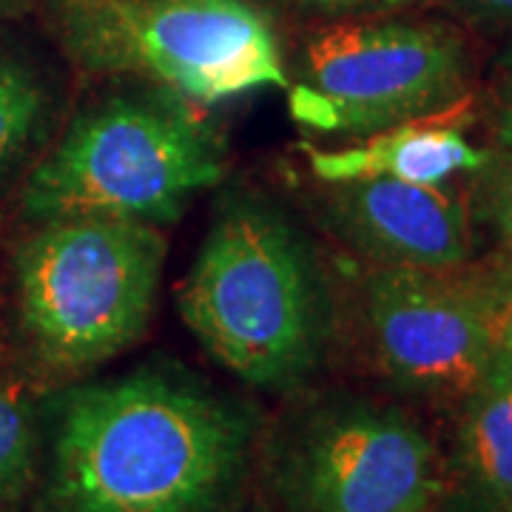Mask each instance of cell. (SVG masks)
Wrapping results in <instances>:
<instances>
[{
  "mask_svg": "<svg viewBox=\"0 0 512 512\" xmlns=\"http://www.w3.org/2000/svg\"><path fill=\"white\" fill-rule=\"evenodd\" d=\"M302 12L322 15L330 20L370 18V15H399L407 9H416L427 0H291Z\"/></svg>",
  "mask_w": 512,
  "mask_h": 512,
  "instance_id": "cell-15",
  "label": "cell"
},
{
  "mask_svg": "<svg viewBox=\"0 0 512 512\" xmlns=\"http://www.w3.org/2000/svg\"><path fill=\"white\" fill-rule=\"evenodd\" d=\"M436 117L384 128L362 137L359 146L339 151L305 146L311 171L322 183L390 177L402 183L444 185L456 174L490 165V151L473 146L456 126L433 123Z\"/></svg>",
  "mask_w": 512,
  "mask_h": 512,
  "instance_id": "cell-10",
  "label": "cell"
},
{
  "mask_svg": "<svg viewBox=\"0 0 512 512\" xmlns=\"http://www.w3.org/2000/svg\"><path fill=\"white\" fill-rule=\"evenodd\" d=\"M60 35L89 74H128L188 103L288 89L271 18L251 0H63Z\"/></svg>",
  "mask_w": 512,
  "mask_h": 512,
  "instance_id": "cell-5",
  "label": "cell"
},
{
  "mask_svg": "<svg viewBox=\"0 0 512 512\" xmlns=\"http://www.w3.org/2000/svg\"><path fill=\"white\" fill-rule=\"evenodd\" d=\"M498 146L490 151L493 165V208L501 237L512 254V117L504 114L498 123Z\"/></svg>",
  "mask_w": 512,
  "mask_h": 512,
  "instance_id": "cell-14",
  "label": "cell"
},
{
  "mask_svg": "<svg viewBox=\"0 0 512 512\" xmlns=\"http://www.w3.org/2000/svg\"><path fill=\"white\" fill-rule=\"evenodd\" d=\"M436 512H439V510H436Z\"/></svg>",
  "mask_w": 512,
  "mask_h": 512,
  "instance_id": "cell-22",
  "label": "cell"
},
{
  "mask_svg": "<svg viewBox=\"0 0 512 512\" xmlns=\"http://www.w3.org/2000/svg\"><path fill=\"white\" fill-rule=\"evenodd\" d=\"M498 92H501V100H504V114L512 117V29L510 40H507L501 57H498Z\"/></svg>",
  "mask_w": 512,
  "mask_h": 512,
  "instance_id": "cell-17",
  "label": "cell"
},
{
  "mask_svg": "<svg viewBox=\"0 0 512 512\" xmlns=\"http://www.w3.org/2000/svg\"><path fill=\"white\" fill-rule=\"evenodd\" d=\"M458 15L476 26H510L512 0H447Z\"/></svg>",
  "mask_w": 512,
  "mask_h": 512,
  "instance_id": "cell-16",
  "label": "cell"
},
{
  "mask_svg": "<svg viewBox=\"0 0 512 512\" xmlns=\"http://www.w3.org/2000/svg\"><path fill=\"white\" fill-rule=\"evenodd\" d=\"M498 359H501V365H504V370H507V379H510V384H512V353L498 348Z\"/></svg>",
  "mask_w": 512,
  "mask_h": 512,
  "instance_id": "cell-19",
  "label": "cell"
},
{
  "mask_svg": "<svg viewBox=\"0 0 512 512\" xmlns=\"http://www.w3.org/2000/svg\"><path fill=\"white\" fill-rule=\"evenodd\" d=\"M185 328L251 387L305 382L328 345V291L308 239L251 194L222 202L180 288Z\"/></svg>",
  "mask_w": 512,
  "mask_h": 512,
  "instance_id": "cell-2",
  "label": "cell"
},
{
  "mask_svg": "<svg viewBox=\"0 0 512 512\" xmlns=\"http://www.w3.org/2000/svg\"><path fill=\"white\" fill-rule=\"evenodd\" d=\"M271 481L285 512H436L433 441L402 410L359 399L311 407L276 441Z\"/></svg>",
  "mask_w": 512,
  "mask_h": 512,
  "instance_id": "cell-7",
  "label": "cell"
},
{
  "mask_svg": "<svg viewBox=\"0 0 512 512\" xmlns=\"http://www.w3.org/2000/svg\"><path fill=\"white\" fill-rule=\"evenodd\" d=\"M325 185V220L373 265L456 271L473 254L470 208L444 185L390 177Z\"/></svg>",
  "mask_w": 512,
  "mask_h": 512,
  "instance_id": "cell-9",
  "label": "cell"
},
{
  "mask_svg": "<svg viewBox=\"0 0 512 512\" xmlns=\"http://www.w3.org/2000/svg\"><path fill=\"white\" fill-rule=\"evenodd\" d=\"M26 0H0V15H6V12H15V9H20Z\"/></svg>",
  "mask_w": 512,
  "mask_h": 512,
  "instance_id": "cell-20",
  "label": "cell"
},
{
  "mask_svg": "<svg viewBox=\"0 0 512 512\" xmlns=\"http://www.w3.org/2000/svg\"><path fill=\"white\" fill-rule=\"evenodd\" d=\"M20 245V325L60 373L103 365L146 333L168 242L160 225L111 217L40 222Z\"/></svg>",
  "mask_w": 512,
  "mask_h": 512,
  "instance_id": "cell-4",
  "label": "cell"
},
{
  "mask_svg": "<svg viewBox=\"0 0 512 512\" xmlns=\"http://www.w3.org/2000/svg\"><path fill=\"white\" fill-rule=\"evenodd\" d=\"M0 512H12V510H3V507H0Z\"/></svg>",
  "mask_w": 512,
  "mask_h": 512,
  "instance_id": "cell-21",
  "label": "cell"
},
{
  "mask_svg": "<svg viewBox=\"0 0 512 512\" xmlns=\"http://www.w3.org/2000/svg\"><path fill=\"white\" fill-rule=\"evenodd\" d=\"M498 296L461 268L373 265L359 285L373 362L404 390L467 399L498 353Z\"/></svg>",
  "mask_w": 512,
  "mask_h": 512,
  "instance_id": "cell-8",
  "label": "cell"
},
{
  "mask_svg": "<svg viewBox=\"0 0 512 512\" xmlns=\"http://www.w3.org/2000/svg\"><path fill=\"white\" fill-rule=\"evenodd\" d=\"M251 416L197 379L140 367L60 402L46 512H234Z\"/></svg>",
  "mask_w": 512,
  "mask_h": 512,
  "instance_id": "cell-1",
  "label": "cell"
},
{
  "mask_svg": "<svg viewBox=\"0 0 512 512\" xmlns=\"http://www.w3.org/2000/svg\"><path fill=\"white\" fill-rule=\"evenodd\" d=\"M461 461L490 512H512V384L495 353L484 382L464 399Z\"/></svg>",
  "mask_w": 512,
  "mask_h": 512,
  "instance_id": "cell-11",
  "label": "cell"
},
{
  "mask_svg": "<svg viewBox=\"0 0 512 512\" xmlns=\"http://www.w3.org/2000/svg\"><path fill=\"white\" fill-rule=\"evenodd\" d=\"M37 424L26 384L0 379V507L18 501L35 476Z\"/></svg>",
  "mask_w": 512,
  "mask_h": 512,
  "instance_id": "cell-12",
  "label": "cell"
},
{
  "mask_svg": "<svg viewBox=\"0 0 512 512\" xmlns=\"http://www.w3.org/2000/svg\"><path fill=\"white\" fill-rule=\"evenodd\" d=\"M225 174L214 128L177 94H111L77 114L23 191L35 222L111 217L148 225L180 220L183 208Z\"/></svg>",
  "mask_w": 512,
  "mask_h": 512,
  "instance_id": "cell-3",
  "label": "cell"
},
{
  "mask_svg": "<svg viewBox=\"0 0 512 512\" xmlns=\"http://www.w3.org/2000/svg\"><path fill=\"white\" fill-rule=\"evenodd\" d=\"M46 92L29 66L0 52V177L18 163L40 126Z\"/></svg>",
  "mask_w": 512,
  "mask_h": 512,
  "instance_id": "cell-13",
  "label": "cell"
},
{
  "mask_svg": "<svg viewBox=\"0 0 512 512\" xmlns=\"http://www.w3.org/2000/svg\"><path fill=\"white\" fill-rule=\"evenodd\" d=\"M498 348L512 353V285L498 296Z\"/></svg>",
  "mask_w": 512,
  "mask_h": 512,
  "instance_id": "cell-18",
  "label": "cell"
},
{
  "mask_svg": "<svg viewBox=\"0 0 512 512\" xmlns=\"http://www.w3.org/2000/svg\"><path fill=\"white\" fill-rule=\"evenodd\" d=\"M470 74L467 40L441 20L404 12L336 20L308 37L288 106L311 131L370 137L453 111Z\"/></svg>",
  "mask_w": 512,
  "mask_h": 512,
  "instance_id": "cell-6",
  "label": "cell"
}]
</instances>
